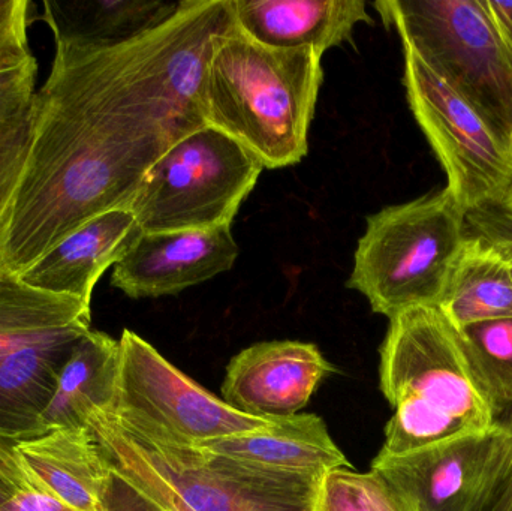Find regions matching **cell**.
Masks as SVG:
<instances>
[{"label": "cell", "mask_w": 512, "mask_h": 511, "mask_svg": "<svg viewBox=\"0 0 512 511\" xmlns=\"http://www.w3.org/2000/svg\"><path fill=\"white\" fill-rule=\"evenodd\" d=\"M312 511H408L393 486L370 468L340 467L319 479Z\"/></svg>", "instance_id": "603a6c76"}, {"label": "cell", "mask_w": 512, "mask_h": 511, "mask_svg": "<svg viewBox=\"0 0 512 511\" xmlns=\"http://www.w3.org/2000/svg\"><path fill=\"white\" fill-rule=\"evenodd\" d=\"M119 341L90 329L72 345L53 399L44 414L47 431L86 426L90 414L113 401L119 369Z\"/></svg>", "instance_id": "d6986e66"}, {"label": "cell", "mask_w": 512, "mask_h": 511, "mask_svg": "<svg viewBox=\"0 0 512 511\" xmlns=\"http://www.w3.org/2000/svg\"><path fill=\"white\" fill-rule=\"evenodd\" d=\"M26 126L0 149V273L5 272L3 246L26 149Z\"/></svg>", "instance_id": "4316f807"}, {"label": "cell", "mask_w": 512, "mask_h": 511, "mask_svg": "<svg viewBox=\"0 0 512 511\" xmlns=\"http://www.w3.org/2000/svg\"><path fill=\"white\" fill-rule=\"evenodd\" d=\"M505 257L508 258V263H510V273H511V279H512V255H505Z\"/></svg>", "instance_id": "e575fe53"}, {"label": "cell", "mask_w": 512, "mask_h": 511, "mask_svg": "<svg viewBox=\"0 0 512 511\" xmlns=\"http://www.w3.org/2000/svg\"><path fill=\"white\" fill-rule=\"evenodd\" d=\"M504 431L463 435L400 456H376L378 471L408 511H475Z\"/></svg>", "instance_id": "30bf717a"}, {"label": "cell", "mask_w": 512, "mask_h": 511, "mask_svg": "<svg viewBox=\"0 0 512 511\" xmlns=\"http://www.w3.org/2000/svg\"><path fill=\"white\" fill-rule=\"evenodd\" d=\"M321 54L267 47L236 26L216 39L204 80L206 123L276 170L307 155Z\"/></svg>", "instance_id": "7a4b0ae2"}, {"label": "cell", "mask_w": 512, "mask_h": 511, "mask_svg": "<svg viewBox=\"0 0 512 511\" xmlns=\"http://www.w3.org/2000/svg\"><path fill=\"white\" fill-rule=\"evenodd\" d=\"M119 347L116 390L104 410L135 431L197 447L273 423L240 413L216 398L131 330H123Z\"/></svg>", "instance_id": "ba28073f"}, {"label": "cell", "mask_w": 512, "mask_h": 511, "mask_svg": "<svg viewBox=\"0 0 512 511\" xmlns=\"http://www.w3.org/2000/svg\"><path fill=\"white\" fill-rule=\"evenodd\" d=\"M0 511H75L47 492L36 488L18 489Z\"/></svg>", "instance_id": "f546056e"}, {"label": "cell", "mask_w": 512, "mask_h": 511, "mask_svg": "<svg viewBox=\"0 0 512 511\" xmlns=\"http://www.w3.org/2000/svg\"><path fill=\"white\" fill-rule=\"evenodd\" d=\"M0 477L17 489L32 488L15 453V444L0 437Z\"/></svg>", "instance_id": "4dcf8cb0"}, {"label": "cell", "mask_w": 512, "mask_h": 511, "mask_svg": "<svg viewBox=\"0 0 512 511\" xmlns=\"http://www.w3.org/2000/svg\"><path fill=\"white\" fill-rule=\"evenodd\" d=\"M381 390L393 407L379 456H400L495 428L456 329L438 308L391 318L381 345Z\"/></svg>", "instance_id": "3957f363"}, {"label": "cell", "mask_w": 512, "mask_h": 511, "mask_svg": "<svg viewBox=\"0 0 512 511\" xmlns=\"http://www.w3.org/2000/svg\"><path fill=\"white\" fill-rule=\"evenodd\" d=\"M466 209L445 186L367 218L348 287L388 320L438 308L468 239Z\"/></svg>", "instance_id": "5b68a950"}, {"label": "cell", "mask_w": 512, "mask_h": 511, "mask_svg": "<svg viewBox=\"0 0 512 511\" xmlns=\"http://www.w3.org/2000/svg\"><path fill=\"white\" fill-rule=\"evenodd\" d=\"M231 0H183L152 29L116 44L54 39L36 90L3 246L21 275L90 219L129 209L152 165L207 125L203 90Z\"/></svg>", "instance_id": "6da1fadb"}, {"label": "cell", "mask_w": 512, "mask_h": 511, "mask_svg": "<svg viewBox=\"0 0 512 511\" xmlns=\"http://www.w3.org/2000/svg\"><path fill=\"white\" fill-rule=\"evenodd\" d=\"M29 0H0V74L35 59L29 47Z\"/></svg>", "instance_id": "d4e9b609"}, {"label": "cell", "mask_w": 512, "mask_h": 511, "mask_svg": "<svg viewBox=\"0 0 512 511\" xmlns=\"http://www.w3.org/2000/svg\"><path fill=\"white\" fill-rule=\"evenodd\" d=\"M197 447L256 470L313 480L349 465L331 440L324 420L313 414H295L265 428Z\"/></svg>", "instance_id": "2e32d148"}, {"label": "cell", "mask_w": 512, "mask_h": 511, "mask_svg": "<svg viewBox=\"0 0 512 511\" xmlns=\"http://www.w3.org/2000/svg\"><path fill=\"white\" fill-rule=\"evenodd\" d=\"M496 426L504 431V440L487 474L475 511H512V413Z\"/></svg>", "instance_id": "484cf974"}, {"label": "cell", "mask_w": 512, "mask_h": 511, "mask_svg": "<svg viewBox=\"0 0 512 511\" xmlns=\"http://www.w3.org/2000/svg\"><path fill=\"white\" fill-rule=\"evenodd\" d=\"M92 323L90 305L45 293L0 273V357L35 345L80 338Z\"/></svg>", "instance_id": "ac0fdd59"}, {"label": "cell", "mask_w": 512, "mask_h": 511, "mask_svg": "<svg viewBox=\"0 0 512 511\" xmlns=\"http://www.w3.org/2000/svg\"><path fill=\"white\" fill-rule=\"evenodd\" d=\"M505 207L512 213V183L510 189H508L507 195H505L504 201H502Z\"/></svg>", "instance_id": "836d02e7"}, {"label": "cell", "mask_w": 512, "mask_h": 511, "mask_svg": "<svg viewBox=\"0 0 512 511\" xmlns=\"http://www.w3.org/2000/svg\"><path fill=\"white\" fill-rule=\"evenodd\" d=\"M77 339L35 345L0 357V437L17 444L48 432L44 414Z\"/></svg>", "instance_id": "e0dca14e"}, {"label": "cell", "mask_w": 512, "mask_h": 511, "mask_svg": "<svg viewBox=\"0 0 512 511\" xmlns=\"http://www.w3.org/2000/svg\"><path fill=\"white\" fill-rule=\"evenodd\" d=\"M17 491V488L9 485L6 480H3L2 477H0V507L5 506V504L11 500L12 495H14Z\"/></svg>", "instance_id": "d6a6232c"}, {"label": "cell", "mask_w": 512, "mask_h": 511, "mask_svg": "<svg viewBox=\"0 0 512 511\" xmlns=\"http://www.w3.org/2000/svg\"><path fill=\"white\" fill-rule=\"evenodd\" d=\"M487 12L501 35L502 41L512 51V2H499V0H484Z\"/></svg>", "instance_id": "1f68e13d"}, {"label": "cell", "mask_w": 512, "mask_h": 511, "mask_svg": "<svg viewBox=\"0 0 512 511\" xmlns=\"http://www.w3.org/2000/svg\"><path fill=\"white\" fill-rule=\"evenodd\" d=\"M32 488L75 511H107L111 471L89 426L54 428L15 444Z\"/></svg>", "instance_id": "9a60e30c"}, {"label": "cell", "mask_w": 512, "mask_h": 511, "mask_svg": "<svg viewBox=\"0 0 512 511\" xmlns=\"http://www.w3.org/2000/svg\"><path fill=\"white\" fill-rule=\"evenodd\" d=\"M105 509L107 511H167L132 489L131 486L126 485L113 473H111L110 486H108Z\"/></svg>", "instance_id": "f1b7e54d"}, {"label": "cell", "mask_w": 512, "mask_h": 511, "mask_svg": "<svg viewBox=\"0 0 512 511\" xmlns=\"http://www.w3.org/2000/svg\"><path fill=\"white\" fill-rule=\"evenodd\" d=\"M179 2L161 0H44L42 20L53 38L78 44H116L173 14Z\"/></svg>", "instance_id": "44dd1931"}, {"label": "cell", "mask_w": 512, "mask_h": 511, "mask_svg": "<svg viewBox=\"0 0 512 511\" xmlns=\"http://www.w3.org/2000/svg\"><path fill=\"white\" fill-rule=\"evenodd\" d=\"M438 309L457 330L512 317L508 258L495 246L468 234Z\"/></svg>", "instance_id": "ffe728a7"}, {"label": "cell", "mask_w": 512, "mask_h": 511, "mask_svg": "<svg viewBox=\"0 0 512 511\" xmlns=\"http://www.w3.org/2000/svg\"><path fill=\"white\" fill-rule=\"evenodd\" d=\"M239 252L231 227L140 233L111 285L131 299L174 296L233 269Z\"/></svg>", "instance_id": "8fae6325"}, {"label": "cell", "mask_w": 512, "mask_h": 511, "mask_svg": "<svg viewBox=\"0 0 512 511\" xmlns=\"http://www.w3.org/2000/svg\"><path fill=\"white\" fill-rule=\"evenodd\" d=\"M456 332L496 425L512 413V317L472 324Z\"/></svg>", "instance_id": "7402d4cb"}, {"label": "cell", "mask_w": 512, "mask_h": 511, "mask_svg": "<svg viewBox=\"0 0 512 511\" xmlns=\"http://www.w3.org/2000/svg\"><path fill=\"white\" fill-rule=\"evenodd\" d=\"M86 426L111 473L167 511H312L319 480L267 473L234 459L149 437L104 408Z\"/></svg>", "instance_id": "277c9868"}, {"label": "cell", "mask_w": 512, "mask_h": 511, "mask_svg": "<svg viewBox=\"0 0 512 511\" xmlns=\"http://www.w3.org/2000/svg\"><path fill=\"white\" fill-rule=\"evenodd\" d=\"M385 26L460 98L512 153V51L484 0H379Z\"/></svg>", "instance_id": "8992f818"}, {"label": "cell", "mask_w": 512, "mask_h": 511, "mask_svg": "<svg viewBox=\"0 0 512 511\" xmlns=\"http://www.w3.org/2000/svg\"><path fill=\"white\" fill-rule=\"evenodd\" d=\"M468 234L480 237L498 248L502 254L512 255V213L502 203L486 204L466 213Z\"/></svg>", "instance_id": "83f0119b"}, {"label": "cell", "mask_w": 512, "mask_h": 511, "mask_svg": "<svg viewBox=\"0 0 512 511\" xmlns=\"http://www.w3.org/2000/svg\"><path fill=\"white\" fill-rule=\"evenodd\" d=\"M328 372L331 365L316 345L261 342L231 360L222 384V399L256 419H286L306 407Z\"/></svg>", "instance_id": "7c38bea8"}, {"label": "cell", "mask_w": 512, "mask_h": 511, "mask_svg": "<svg viewBox=\"0 0 512 511\" xmlns=\"http://www.w3.org/2000/svg\"><path fill=\"white\" fill-rule=\"evenodd\" d=\"M234 23L249 38L280 50L324 54L351 42L355 27L373 24L361 0H231Z\"/></svg>", "instance_id": "5bb4252c"}, {"label": "cell", "mask_w": 512, "mask_h": 511, "mask_svg": "<svg viewBox=\"0 0 512 511\" xmlns=\"http://www.w3.org/2000/svg\"><path fill=\"white\" fill-rule=\"evenodd\" d=\"M38 62L0 74V149L26 126L36 93Z\"/></svg>", "instance_id": "cb8c5ba5"}, {"label": "cell", "mask_w": 512, "mask_h": 511, "mask_svg": "<svg viewBox=\"0 0 512 511\" xmlns=\"http://www.w3.org/2000/svg\"><path fill=\"white\" fill-rule=\"evenodd\" d=\"M140 233L131 210L102 213L72 231L18 278L36 290L92 305L95 285L125 257Z\"/></svg>", "instance_id": "4fadbf2b"}, {"label": "cell", "mask_w": 512, "mask_h": 511, "mask_svg": "<svg viewBox=\"0 0 512 511\" xmlns=\"http://www.w3.org/2000/svg\"><path fill=\"white\" fill-rule=\"evenodd\" d=\"M405 51L406 98L466 212L502 203L512 183V153L483 117L411 50Z\"/></svg>", "instance_id": "9c48e42d"}, {"label": "cell", "mask_w": 512, "mask_h": 511, "mask_svg": "<svg viewBox=\"0 0 512 511\" xmlns=\"http://www.w3.org/2000/svg\"><path fill=\"white\" fill-rule=\"evenodd\" d=\"M262 170L242 144L204 125L152 165L129 210L141 233L231 227Z\"/></svg>", "instance_id": "52a82bcc"}]
</instances>
